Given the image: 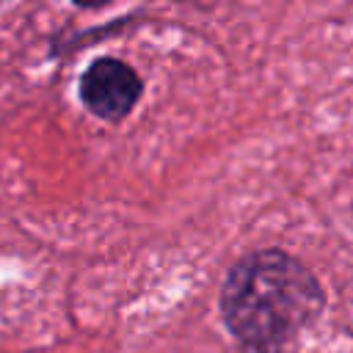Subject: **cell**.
Listing matches in <instances>:
<instances>
[{"mask_svg": "<svg viewBox=\"0 0 353 353\" xmlns=\"http://www.w3.org/2000/svg\"><path fill=\"white\" fill-rule=\"evenodd\" d=\"M221 309L232 334L251 353H281L323 309V290L298 259L259 251L232 268Z\"/></svg>", "mask_w": 353, "mask_h": 353, "instance_id": "6da1fadb", "label": "cell"}, {"mask_svg": "<svg viewBox=\"0 0 353 353\" xmlns=\"http://www.w3.org/2000/svg\"><path fill=\"white\" fill-rule=\"evenodd\" d=\"M138 97H141V77L132 72V66L116 58L94 61L80 80L83 105L94 116L108 121L124 119L138 102Z\"/></svg>", "mask_w": 353, "mask_h": 353, "instance_id": "7a4b0ae2", "label": "cell"}]
</instances>
